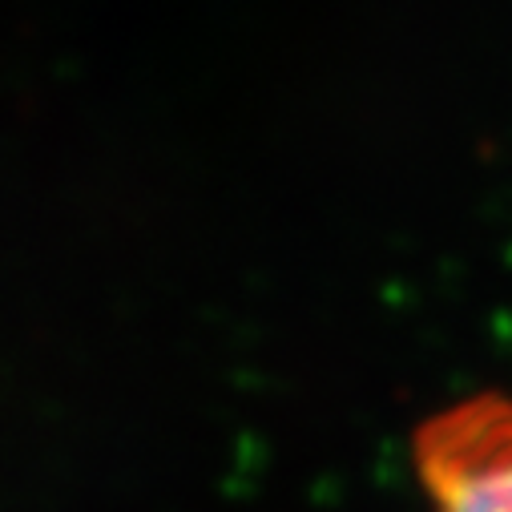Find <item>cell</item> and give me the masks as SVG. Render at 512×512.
I'll return each instance as SVG.
<instances>
[{
	"label": "cell",
	"mask_w": 512,
	"mask_h": 512,
	"mask_svg": "<svg viewBox=\"0 0 512 512\" xmlns=\"http://www.w3.org/2000/svg\"><path fill=\"white\" fill-rule=\"evenodd\" d=\"M428 512H512V396L472 392L412 432Z\"/></svg>",
	"instance_id": "obj_1"
}]
</instances>
